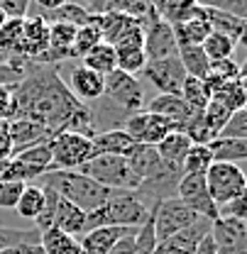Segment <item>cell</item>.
Returning a JSON list of instances; mask_svg holds the SVG:
<instances>
[{
	"label": "cell",
	"mask_w": 247,
	"mask_h": 254,
	"mask_svg": "<svg viewBox=\"0 0 247 254\" xmlns=\"http://www.w3.org/2000/svg\"><path fill=\"white\" fill-rule=\"evenodd\" d=\"M238 44H243L247 49V22H245V27H243V32H240V39H238Z\"/></svg>",
	"instance_id": "cell-53"
},
{
	"label": "cell",
	"mask_w": 247,
	"mask_h": 254,
	"mask_svg": "<svg viewBox=\"0 0 247 254\" xmlns=\"http://www.w3.org/2000/svg\"><path fill=\"white\" fill-rule=\"evenodd\" d=\"M171 30H174V37H176V44L179 47H184V44H203L206 42V37L211 34V22H208V12H206V7H201L198 2H196V7L188 12V17H186L184 22H179V25H171Z\"/></svg>",
	"instance_id": "cell-18"
},
{
	"label": "cell",
	"mask_w": 247,
	"mask_h": 254,
	"mask_svg": "<svg viewBox=\"0 0 247 254\" xmlns=\"http://www.w3.org/2000/svg\"><path fill=\"white\" fill-rule=\"evenodd\" d=\"M103 98L108 103H113L115 108H120L127 115L145 110V88H142L140 78L125 73L120 68H115L113 73L105 76V93H103Z\"/></svg>",
	"instance_id": "cell-8"
},
{
	"label": "cell",
	"mask_w": 247,
	"mask_h": 254,
	"mask_svg": "<svg viewBox=\"0 0 247 254\" xmlns=\"http://www.w3.org/2000/svg\"><path fill=\"white\" fill-rule=\"evenodd\" d=\"M211 152L216 161H230V164H240L247 161V139H213Z\"/></svg>",
	"instance_id": "cell-31"
},
{
	"label": "cell",
	"mask_w": 247,
	"mask_h": 254,
	"mask_svg": "<svg viewBox=\"0 0 247 254\" xmlns=\"http://www.w3.org/2000/svg\"><path fill=\"white\" fill-rule=\"evenodd\" d=\"M201 47H203V52H206L208 62L213 64V62H223V59H233V52H235L238 42H235V39H230V37H225V34L211 32Z\"/></svg>",
	"instance_id": "cell-38"
},
{
	"label": "cell",
	"mask_w": 247,
	"mask_h": 254,
	"mask_svg": "<svg viewBox=\"0 0 247 254\" xmlns=\"http://www.w3.org/2000/svg\"><path fill=\"white\" fill-rule=\"evenodd\" d=\"M176 198H181L186 205L206 218V220H216L218 218V205L213 203L211 193H208V186H206V176H198V174H184L179 186H176Z\"/></svg>",
	"instance_id": "cell-11"
},
{
	"label": "cell",
	"mask_w": 247,
	"mask_h": 254,
	"mask_svg": "<svg viewBox=\"0 0 247 254\" xmlns=\"http://www.w3.org/2000/svg\"><path fill=\"white\" fill-rule=\"evenodd\" d=\"M81 62H83L86 68H91V71L100 73V76H108V73H113L118 68V54H115V49L110 44L100 42L98 47H93Z\"/></svg>",
	"instance_id": "cell-27"
},
{
	"label": "cell",
	"mask_w": 247,
	"mask_h": 254,
	"mask_svg": "<svg viewBox=\"0 0 247 254\" xmlns=\"http://www.w3.org/2000/svg\"><path fill=\"white\" fill-rule=\"evenodd\" d=\"M25 186L27 184H22V181H0V208L2 210H15Z\"/></svg>",
	"instance_id": "cell-45"
},
{
	"label": "cell",
	"mask_w": 247,
	"mask_h": 254,
	"mask_svg": "<svg viewBox=\"0 0 247 254\" xmlns=\"http://www.w3.org/2000/svg\"><path fill=\"white\" fill-rule=\"evenodd\" d=\"M100 42H103V34H100V30H98L93 22L76 27L74 47H71V59H83L93 47H98Z\"/></svg>",
	"instance_id": "cell-37"
},
{
	"label": "cell",
	"mask_w": 247,
	"mask_h": 254,
	"mask_svg": "<svg viewBox=\"0 0 247 254\" xmlns=\"http://www.w3.org/2000/svg\"><path fill=\"white\" fill-rule=\"evenodd\" d=\"M115 54H118V68L130 76L142 73V68L147 64L145 47H123V49H115Z\"/></svg>",
	"instance_id": "cell-39"
},
{
	"label": "cell",
	"mask_w": 247,
	"mask_h": 254,
	"mask_svg": "<svg viewBox=\"0 0 247 254\" xmlns=\"http://www.w3.org/2000/svg\"><path fill=\"white\" fill-rule=\"evenodd\" d=\"M218 137L220 139H247V108L233 113Z\"/></svg>",
	"instance_id": "cell-42"
},
{
	"label": "cell",
	"mask_w": 247,
	"mask_h": 254,
	"mask_svg": "<svg viewBox=\"0 0 247 254\" xmlns=\"http://www.w3.org/2000/svg\"><path fill=\"white\" fill-rule=\"evenodd\" d=\"M142 76L155 86L159 93H171L179 95L181 86H184L186 71L179 57H169V59H157V62H147L142 68Z\"/></svg>",
	"instance_id": "cell-12"
},
{
	"label": "cell",
	"mask_w": 247,
	"mask_h": 254,
	"mask_svg": "<svg viewBox=\"0 0 247 254\" xmlns=\"http://www.w3.org/2000/svg\"><path fill=\"white\" fill-rule=\"evenodd\" d=\"M137 230H140V227H137ZM137 230H135L132 235L120 237V240L108 250V254H135V250H137Z\"/></svg>",
	"instance_id": "cell-48"
},
{
	"label": "cell",
	"mask_w": 247,
	"mask_h": 254,
	"mask_svg": "<svg viewBox=\"0 0 247 254\" xmlns=\"http://www.w3.org/2000/svg\"><path fill=\"white\" fill-rule=\"evenodd\" d=\"M52 147V171L59 169H81L86 161L95 157L91 137L79 132H57L49 139Z\"/></svg>",
	"instance_id": "cell-6"
},
{
	"label": "cell",
	"mask_w": 247,
	"mask_h": 254,
	"mask_svg": "<svg viewBox=\"0 0 247 254\" xmlns=\"http://www.w3.org/2000/svg\"><path fill=\"white\" fill-rule=\"evenodd\" d=\"M145 110L166 118L169 123L176 125V129H184L186 123L196 115V110H191V105L186 103L181 95H171V93H159L157 98H152V100L147 103Z\"/></svg>",
	"instance_id": "cell-19"
},
{
	"label": "cell",
	"mask_w": 247,
	"mask_h": 254,
	"mask_svg": "<svg viewBox=\"0 0 247 254\" xmlns=\"http://www.w3.org/2000/svg\"><path fill=\"white\" fill-rule=\"evenodd\" d=\"M0 120H15V95L5 86H0Z\"/></svg>",
	"instance_id": "cell-47"
},
{
	"label": "cell",
	"mask_w": 247,
	"mask_h": 254,
	"mask_svg": "<svg viewBox=\"0 0 247 254\" xmlns=\"http://www.w3.org/2000/svg\"><path fill=\"white\" fill-rule=\"evenodd\" d=\"M188 149H191V139L186 137V132H181V129L169 132V134L157 144V154L162 157V161L169 164V166H176V169H181Z\"/></svg>",
	"instance_id": "cell-24"
},
{
	"label": "cell",
	"mask_w": 247,
	"mask_h": 254,
	"mask_svg": "<svg viewBox=\"0 0 247 254\" xmlns=\"http://www.w3.org/2000/svg\"><path fill=\"white\" fill-rule=\"evenodd\" d=\"M44 189V186H42ZM37 230H47V227H59L64 232L79 237V235H86L88 225H86V213L81 208H76L74 203L64 200L57 190L44 189V210L42 215L34 220Z\"/></svg>",
	"instance_id": "cell-4"
},
{
	"label": "cell",
	"mask_w": 247,
	"mask_h": 254,
	"mask_svg": "<svg viewBox=\"0 0 247 254\" xmlns=\"http://www.w3.org/2000/svg\"><path fill=\"white\" fill-rule=\"evenodd\" d=\"M179 62L184 66L186 76H193V78H206V73L211 68V62H208L203 47H198V44L179 47Z\"/></svg>",
	"instance_id": "cell-28"
},
{
	"label": "cell",
	"mask_w": 247,
	"mask_h": 254,
	"mask_svg": "<svg viewBox=\"0 0 247 254\" xmlns=\"http://www.w3.org/2000/svg\"><path fill=\"white\" fill-rule=\"evenodd\" d=\"M218 218H233V220L247 222V189L240 195H235L233 200H228L225 205H220Z\"/></svg>",
	"instance_id": "cell-43"
},
{
	"label": "cell",
	"mask_w": 247,
	"mask_h": 254,
	"mask_svg": "<svg viewBox=\"0 0 247 254\" xmlns=\"http://www.w3.org/2000/svg\"><path fill=\"white\" fill-rule=\"evenodd\" d=\"M245 232H247V222H245Z\"/></svg>",
	"instance_id": "cell-59"
},
{
	"label": "cell",
	"mask_w": 247,
	"mask_h": 254,
	"mask_svg": "<svg viewBox=\"0 0 247 254\" xmlns=\"http://www.w3.org/2000/svg\"><path fill=\"white\" fill-rule=\"evenodd\" d=\"M44 189L57 190L64 200L74 203L83 213H91L100 208L105 200H110L118 190H110L100 184H95L91 176L81 174L79 169H59V171H47L44 176Z\"/></svg>",
	"instance_id": "cell-2"
},
{
	"label": "cell",
	"mask_w": 247,
	"mask_h": 254,
	"mask_svg": "<svg viewBox=\"0 0 247 254\" xmlns=\"http://www.w3.org/2000/svg\"><path fill=\"white\" fill-rule=\"evenodd\" d=\"M201 7H211V10H223L230 12L240 20L247 22V0H196Z\"/></svg>",
	"instance_id": "cell-44"
},
{
	"label": "cell",
	"mask_w": 247,
	"mask_h": 254,
	"mask_svg": "<svg viewBox=\"0 0 247 254\" xmlns=\"http://www.w3.org/2000/svg\"><path fill=\"white\" fill-rule=\"evenodd\" d=\"M120 127L132 137L135 144H150V147H157L169 132L176 129L174 123H169L166 118L155 115L150 110H140V113L127 115Z\"/></svg>",
	"instance_id": "cell-10"
},
{
	"label": "cell",
	"mask_w": 247,
	"mask_h": 254,
	"mask_svg": "<svg viewBox=\"0 0 247 254\" xmlns=\"http://www.w3.org/2000/svg\"><path fill=\"white\" fill-rule=\"evenodd\" d=\"M5 22H7V15H5V12H2V10H0V27H2V25H5Z\"/></svg>",
	"instance_id": "cell-56"
},
{
	"label": "cell",
	"mask_w": 247,
	"mask_h": 254,
	"mask_svg": "<svg viewBox=\"0 0 247 254\" xmlns=\"http://www.w3.org/2000/svg\"><path fill=\"white\" fill-rule=\"evenodd\" d=\"M181 98L191 105V110L196 113H203L206 105L211 103V91L206 88L203 78H193V76H186L184 78V86H181Z\"/></svg>",
	"instance_id": "cell-35"
},
{
	"label": "cell",
	"mask_w": 247,
	"mask_h": 254,
	"mask_svg": "<svg viewBox=\"0 0 247 254\" xmlns=\"http://www.w3.org/2000/svg\"><path fill=\"white\" fill-rule=\"evenodd\" d=\"M12 157V142H10V123L0 120V161Z\"/></svg>",
	"instance_id": "cell-49"
},
{
	"label": "cell",
	"mask_w": 247,
	"mask_h": 254,
	"mask_svg": "<svg viewBox=\"0 0 247 254\" xmlns=\"http://www.w3.org/2000/svg\"><path fill=\"white\" fill-rule=\"evenodd\" d=\"M49 52V25L44 17L30 15L22 22V44H20V57L27 62L39 64L44 54Z\"/></svg>",
	"instance_id": "cell-14"
},
{
	"label": "cell",
	"mask_w": 247,
	"mask_h": 254,
	"mask_svg": "<svg viewBox=\"0 0 247 254\" xmlns=\"http://www.w3.org/2000/svg\"><path fill=\"white\" fill-rule=\"evenodd\" d=\"M66 81H69L66 83L69 91L81 103H98L103 98V93H105V76L86 68L83 64L81 66H74L69 71V78Z\"/></svg>",
	"instance_id": "cell-16"
},
{
	"label": "cell",
	"mask_w": 247,
	"mask_h": 254,
	"mask_svg": "<svg viewBox=\"0 0 247 254\" xmlns=\"http://www.w3.org/2000/svg\"><path fill=\"white\" fill-rule=\"evenodd\" d=\"M39 245L47 254H83L81 240L64 232L59 227H47L39 232Z\"/></svg>",
	"instance_id": "cell-25"
},
{
	"label": "cell",
	"mask_w": 247,
	"mask_h": 254,
	"mask_svg": "<svg viewBox=\"0 0 247 254\" xmlns=\"http://www.w3.org/2000/svg\"><path fill=\"white\" fill-rule=\"evenodd\" d=\"M206 186L218 208L245 190V171L230 161H213L206 171Z\"/></svg>",
	"instance_id": "cell-9"
},
{
	"label": "cell",
	"mask_w": 247,
	"mask_h": 254,
	"mask_svg": "<svg viewBox=\"0 0 247 254\" xmlns=\"http://www.w3.org/2000/svg\"><path fill=\"white\" fill-rule=\"evenodd\" d=\"M211 98H213L216 103H220L225 110H230V113H238V110L247 108V93H245L243 78H235V81L223 83Z\"/></svg>",
	"instance_id": "cell-30"
},
{
	"label": "cell",
	"mask_w": 247,
	"mask_h": 254,
	"mask_svg": "<svg viewBox=\"0 0 247 254\" xmlns=\"http://www.w3.org/2000/svg\"><path fill=\"white\" fill-rule=\"evenodd\" d=\"M206 12H208V22H211V30L218 32V34H225V37H230V39H240V32L245 27V20H240V17H235V15H230V12H223V10H211V7H206Z\"/></svg>",
	"instance_id": "cell-34"
},
{
	"label": "cell",
	"mask_w": 247,
	"mask_h": 254,
	"mask_svg": "<svg viewBox=\"0 0 247 254\" xmlns=\"http://www.w3.org/2000/svg\"><path fill=\"white\" fill-rule=\"evenodd\" d=\"M137 227H93L81 237L83 254H108V250L125 235H132Z\"/></svg>",
	"instance_id": "cell-22"
},
{
	"label": "cell",
	"mask_w": 247,
	"mask_h": 254,
	"mask_svg": "<svg viewBox=\"0 0 247 254\" xmlns=\"http://www.w3.org/2000/svg\"><path fill=\"white\" fill-rule=\"evenodd\" d=\"M127 164L130 169L135 171V176L140 179V184L150 176H155L157 171L164 166L162 157L157 154V147H150V144H135V149L127 154Z\"/></svg>",
	"instance_id": "cell-23"
},
{
	"label": "cell",
	"mask_w": 247,
	"mask_h": 254,
	"mask_svg": "<svg viewBox=\"0 0 247 254\" xmlns=\"http://www.w3.org/2000/svg\"><path fill=\"white\" fill-rule=\"evenodd\" d=\"M243 83H245V93H247V78H243Z\"/></svg>",
	"instance_id": "cell-57"
},
{
	"label": "cell",
	"mask_w": 247,
	"mask_h": 254,
	"mask_svg": "<svg viewBox=\"0 0 247 254\" xmlns=\"http://www.w3.org/2000/svg\"><path fill=\"white\" fill-rule=\"evenodd\" d=\"M0 254H20V247H7V250H0Z\"/></svg>",
	"instance_id": "cell-55"
},
{
	"label": "cell",
	"mask_w": 247,
	"mask_h": 254,
	"mask_svg": "<svg viewBox=\"0 0 247 254\" xmlns=\"http://www.w3.org/2000/svg\"><path fill=\"white\" fill-rule=\"evenodd\" d=\"M145 54H147V62L179 57V44H176L174 30L162 17H155L152 22L145 25Z\"/></svg>",
	"instance_id": "cell-13"
},
{
	"label": "cell",
	"mask_w": 247,
	"mask_h": 254,
	"mask_svg": "<svg viewBox=\"0 0 247 254\" xmlns=\"http://www.w3.org/2000/svg\"><path fill=\"white\" fill-rule=\"evenodd\" d=\"M201 115H203V123L208 125V129H211V132L216 134V139H218L220 129L225 127V123H228V118H230L233 113H230V110H225V108H223L220 103H216V100L211 98V103L206 105V110H203Z\"/></svg>",
	"instance_id": "cell-41"
},
{
	"label": "cell",
	"mask_w": 247,
	"mask_h": 254,
	"mask_svg": "<svg viewBox=\"0 0 247 254\" xmlns=\"http://www.w3.org/2000/svg\"><path fill=\"white\" fill-rule=\"evenodd\" d=\"M37 15H39V17H44V20H47V25H52V22H66V25H74V27L88 25V20H91V12H88L81 2H76V0H69L66 5L57 7V10L37 12Z\"/></svg>",
	"instance_id": "cell-26"
},
{
	"label": "cell",
	"mask_w": 247,
	"mask_h": 254,
	"mask_svg": "<svg viewBox=\"0 0 247 254\" xmlns=\"http://www.w3.org/2000/svg\"><path fill=\"white\" fill-rule=\"evenodd\" d=\"M245 189H247V174H245Z\"/></svg>",
	"instance_id": "cell-58"
},
{
	"label": "cell",
	"mask_w": 247,
	"mask_h": 254,
	"mask_svg": "<svg viewBox=\"0 0 247 254\" xmlns=\"http://www.w3.org/2000/svg\"><path fill=\"white\" fill-rule=\"evenodd\" d=\"M211 235L218 247V254H247L245 222L233 218H216L211 222Z\"/></svg>",
	"instance_id": "cell-15"
},
{
	"label": "cell",
	"mask_w": 247,
	"mask_h": 254,
	"mask_svg": "<svg viewBox=\"0 0 247 254\" xmlns=\"http://www.w3.org/2000/svg\"><path fill=\"white\" fill-rule=\"evenodd\" d=\"M32 2L37 5V10H39V12H49V10H57V7L66 5L69 0H32Z\"/></svg>",
	"instance_id": "cell-51"
},
{
	"label": "cell",
	"mask_w": 247,
	"mask_h": 254,
	"mask_svg": "<svg viewBox=\"0 0 247 254\" xmlns=\"http://www.w3.org/2000/svg\"><path fill=\"white\" fill-rule=\"evenodd\" d=\"M213 152L208 144H191L188 154H186L184 164H181V171L184 174H198V176H206V171L211 169L213 164Z\"/></svg>",
	"instance_id": "cell-36"
},
{
	"label": "cell",
	"mask_w": 247,
	"mask_h": 254,
	"mask_svg": "<svg viewBox=\"0 0 247 254\" xmlns=\"http://www.w3.org/2000/svg\"><path fill=\"white\" fill-rule=\"evenodd\" d=\"M52 137V132L44 125L34 123V120H27V118H15L10 120V142H12V154L27 149V147H34L39 142H47Z\"/></svg>",
	"instance_id": "cell-20"
},
{
	"label": "cell",
	"mask_w": 247,
	"mask_h": 254,
	"mask_svg": "<svg viewBox=\"0 0 247 254\" xmlns=\"http://www.w3.org/2000/svg\"><path fill=\"white\" fill-rule=\"evenodd\" d=\"M30 5L32 0H0V10L7 15V20H25Z\"/></svg>",
	"instance_id": "cell-46"
},
{
	"label": "cell",
	"mask_w": 247,
	"mask_h": 254,
	"mask_svg": "<svg viewBox=\"0 0 247 254\" xmlns=\"http://www.w3.org/2000/svg\"><path fill=\"white\" fill-rule=\"evenodd\" d=\"M20 254H47V252H44V247H42L39 240H37V242H25V245H20Z\"/></svg>",
	"instance_id": "cell-52"
},
{
	"label": "cell",
	"mask_w": 247,
	"mask_h": 254,
	"mask_svg": "<svg viewBox=\"0 0 247 254\" xmlns=\"http://www.w3.org/2000/svg\"><path fill=\"white\" fill-rule=\"evenodd\" d=\"M147 220H150V210L135 198L132 190H118L100 208L86 213L88 230L93 227H142Z\"/></svg>",
	"instance_id": "cell-3"
},
{
	"label": "cell",
	"mask_w": 247,
	"mask_h": 254,
	"mask_svg": "<svg viewBox=\"0 0 247 254\" xmlns=\"http://www.w3.org/2000/svg\"><path fill=\"white\" fill-rule=\"evenodd\" d=\"M91 144L98 154H115V157H127L135 149L132 137L125 132L123 127H113V129H98L91 137Z\"/></svg>",
	"instance_id": "cell-21"
},
{
	"label": "cell",
	"mask_w": 247,
	"mask_h": 254,
	"mask_svg": "<svg viewBox=\"0 0 247 254\" xmlns=\"http://www.w3.org/2000/svg\"><path fill=\"white\" fill-rule=\"evenodd\" d=\"M196 220H201V215H196L181 198H166L152 210V225H155V237L157 245L166 242L169 237H174L176 232H181L186 227H191Z\"/></svg>",
	"instance_id": "cell-7"
},
{
	"label": "cell",
	"mask_w": 247,
	"mask_h": 254,
	"mask_svg": "<svg viewBox=\"0 0 247 254\" xmlns=\"http://www.w3.org/2000/svg\"><path fill=\"white\" fill-rule=\"evenodd\" d=\"M193 254H218V247H216V242H213V235H211V232L196 245Z\"/></svg>",
	"instance_id": "cell-50"
},
{
	"label": "cell",
	"mask_w": 247,
	"mask_h": 254,
	"mask_svg": "<svg viewBox=\"0 0 247 254\" xmlns=\"http://www.w3.org/2000/svg\"><path fill=\"white\" fill-rule=\"evenodd\" d=\"M240 78H247V57H245V62L240 64Z\"/></svg>",
	"instance_id": "cell-54"
},
{
	"label": "cell",
	"mask_w": 247,
	"mask_h": 254,
	"mask_svg": "<svg viewBox=\"0 0 247 254\" xmlns=\"http://www.w3.org/2000/svg\"><path fill=\"white\" fill-rule=\"evenodd\" d=\"M39 240V230H15V227H0V250L7 247H20L25 242H37Z\"/></svg>",
	"instance_id": "cell-40"
},
{
	"label": "cell",
	"mask_w": 247,
	"mask_h": 254,
	"mask_svg": "<svg viewBox=\"0 0 247 254\" xmlns=\"http://www.w3.org/2000/svg\"><path fill=\"white\" fill-rule=\"evenodd\" d=\"M15 95V118H27L44 125L52 134L79 132L93 137L91 105L76 100L62 78L59 64H34L30 76L12 91Z\"/></svg>",
	"instance_id": "cell-1"
},
{
	"label": "cell",
	"mask_w": 247,
	"mask_h": 254,
	"mask_svg": "<svg viewBox=\"0 0 247 254\" xmlns=\"http://www.w3.org/2000/svg\"><path fill=\"white\" fill-rule=\"evenodd\" d=\"M15 210L25 220H37L42 215V210H44V189L42 186H25Z\"/></svg>",
	"instance_id": "cell-32"
},
{
	"label": "cell",
	"mask_w": 247,
	"mask_h": 254,
	"mask_svg": "<svg viewBox=\"0 0 247 254\" xmlns=\"http://www.w3.org/2000/svg\"><path fill=\"white\" fill-rule=\"evenodd\" d=\"M52 139V137H49ZM49 139L47 142H39V144H34V147H27V149H22V152H17V154H12L15 159H20L22 164H27L32 169H37L42 176L47 174V171H52V147H49Z\"/></svg>",
	"instance_id": "cell-33"
},
{
	"label": "cell",
	"mask_w": 247,
	"mask_h": 254,
	"mask_svg": "<svg viewBox=\"0 0 247 254\" xmlns=\"http://www.w3.org/2000/svg\"><path fill=\"white\" fill-rule=\"evenodd\" d=\"M34 62H27L22 57H10L5 62H0V86L15 91L27 76H30Z\"/></svg>",
	"instance_id": "cell-29"
},
{
	"label": "cell",
	"mask_w": 247,
	"mask_h": 254,
	"mask_svg": "<svg viewBox=\"0 0 247 254\" xmlns=\"http://www.w3.org/2000/svg\"><path fill=\"white\" fill-rule=\"evenodd\" d=\"M79 171L110 190H135L140 186V179L130 169L127 159L115 154H98L91 161H86Z\"/></svg>",
	"instance_id": "cell-5"
},
{
	"label": "cell",
	"mask_w": 247,
	"mask_h": 254,
	"mask_svg": "<svg viewBox=\"0 0 247 254\" xmlns=\"http://www.w3.org/2000/svg\"><path fill=\"white\" fill-rule=\"evenodd\" d=\"M211 232V220L201 218L191 227H186L181 232H176L174 237H169L166 242H159L152 254H193L196 245Z\"/></svg>",
	"instance_id": "cell-17"
}]
</instances>
